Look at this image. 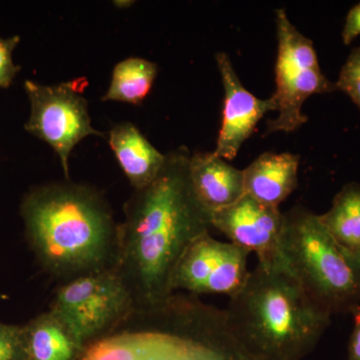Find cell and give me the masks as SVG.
Instances as JSON below:
<instances>
[{"instance_id": "obj_1", "label": "cell", "mask_w": 360, "mask_h": 360, "mask_svg": "<svg viewBox=\"0 0 360 360\" xmlns=\"http://www.w3.org/2000/svg\"><path fill=\"white\" fill-rule=\"evenodd\" d=\"M191 156L186 146L170 151L156 179L134 189L124 205L115 269L135 309L153 307L174 295L172 281L182 255L212 229V212L191 184Z\"/></svg>"}, {"instance_id": "obj_2", "label": "cell", "mask_w": 360, "mask_h": 360, "mask_svg": "<svg viewBox=\"0 0 360 360\" xmlns=\"http://www.w3.org/2000/svg\"><path fill=\"white\" fill-rule=\"evenodd\" d=\"M26 234L40 264L56 278L115 269L120 224L94 187L53 182L33 189L21 206Z\"/></svg>"}, {"instance_id": "obj_3", "label": "cell", "mask_w": 360, "mask_h": 360, "mask_svg": "<svg viewBox=\"0 0 360 360\" xmlns=\"http://www.w3.org/2000/svg\"><path fill=\"white\" fill-rule=\"evenodd\" d=\"M224 310L236 335L265 360L304 359L331 322L290 270L260 264Z\"/></svg>"}, {"instance_id": "obj_4", "label": "cell", "mask_w": 360, "mask_h": 360, "mask_svg": "<svg viewBox=\"0 0 360 360\" xmlns=\"http://www.w3.org/2000/svg\"><path fill=\"white\" fill-rule=\"evenodd\" d=\"M286 265L310 302L321 311L354 314L360 309V259L336 243L315 214L302 205L284 213Z\"/></svg>"}, {"instance_id": "obj_5", "label": "cell", "mask_w": 360, "mask_h": 360, "mask_svg": "<svg viewBox=\"0 0 360 360\" xmlns=\"http://www.w3.org/2000/svg\"><path fill=\"white\" fill-rule=\"evenodd\" d=\"M277 58L276 92L272 99L277 116L267 122V134L292 132L307 122L302 106L314 94L335 91L322 73L314 42L291 23L284 9L276 11Z\"/></svg>"}, {"instance_id": "obj_6", "label": "cell", "mask_w": 360, "mask_h": 360, "mask_svg": "<svg viewBox=\"0 0 360 360\" xmlns=\"http://www.w3.org/2000/svg\"><path fill=\"white\" fill-rule=\"evenodd\" d=\"M134 309L131 292L115 269L66 281L51 309L84 347L110 333Z\"/></svg>"}, {"instance_id": "obj_7", "label": "cell", "mask_w": 360, "mask_h": 360, "mask_svg": "<svg viewBox=\"0 0 360 360\" xmlns=\"http://www.w3.org/2000/svg\"><path fill=\"white\" fill-rule=\"evenodd\" d=\"M84 78L56 85L26 80L25 91L30 101V117L26 131L47 142L60 160L66 179H70L68 160L73 148L85 137H105L94 129L82 90Z\"/></svg>"}, {"instance_id": "obj_8", "label": "cell", "mask_w": 360, "mask_h": 360, "mask_svg": "<svg viewBox=\"0 0 360 360\" xmlns=\"http://www.w3.org/2000/svg\"><path fill=\"white\" fill-rule=\"evenodd\" d=\"M250 252L231 243L203 234L188 246L175 270L174 291L191 295H225L229 298L245 286L250 270Z\"/></svg>"}, {"instance_id": "obj_9", "label": "cell", "mask_w": 360, "mask_h": 360, "mask_svg": "<svg viewBox=\"0 0 360 360\" xmlns=\"http://www.w3.org/2000/svg\"><path fill=\"white\" fill-rule=\"evenodd\" d=\"M212 225L233 245L257 253L258 264L288 269L283 255L285 219L279 207L245 194L233 205L212 212Z\"/></svg>"}, {"instance_id": "obj_10", "label": "cell", "mask_w": 360, "mask_h": 360, "mask_svg": "<svg viewBox=\"0 0 360 360\" xmlns=\"http://www.w3.org/2000/svg\"><path fill=\"white\" fill-rule=\"evenodd\" d=\"M224 90L221 127L217 137L214 155L232 160L246 139L255 132L258 122L269 111H276L272 97L260 99L243 86L225 52L215 54Z\"/></svg>"}, {"instance_id": "obj_11", "label": "cell", "mask_w": 360, "mask_h": 360, "mask_svg": "<svg viewBox=\"0 0 360 360\" xmlns=\"http://www.w3.org/2000/svg\"><path fill=\"white\" fill-rule=\"evenodd\" d=\"M189 175L194 193L212 214L245 194L243 170L232 167L213 151L191 153Z\"/></svg>"}, {"instance_id": "obj_12", "label": "cell", "mask_w": 360, "mask_h": 360, "mask_svg": "<svg viewBox=\"0 0 360 360\" xmlns=\"http://www.w3.org/2000/svg\"><path fill=\"white\" fill-rule=\"evenodd\" d=\"M300 156L265 153L243 169L245 193L264 205L279 207L297 186Z\"/></svg>"}, {"instance_id": "obj_13", "label": "cell", "mask_w": 360, "mask_h": 360, "mask_svg": "<svg viewBox=\"0 0 360 360\" xmlns=\"http://www.w3.org/2000/svg\"><path fill=\"white\" fill-rule=\"evenodd\" d=\"M108 142L134 189L153 182L167 160V155L158 151L131 122L115 125L110 130Z\"/></svg>"}, {"instance_id": "obj_14", "label": "cell", "mask_w": 360, "mask_h": 360, "mask_svg": "<svg viewBox=\"0 0 360 360\" xmlns=\"http://www.w3.org/2000/svg\"><path fill=\"white\" fill-rule=\"evenodd\" d=\"M28 360H72L84 347L51 310L25 326Z\"/></svg>"}, {"instance_id": "obj_15", "label": "cell", "mask_w": 360, "mask_h": 360, "mask_svg": "<svg viewBox=\"0 0 360 360\" xmlns=\"http://www.w3.org/2000/svg\"><path fill=\"white\" fill-rule=\"evenodd\" d=\"M319 219L336 243L360 259V184H345Z\"/></svg>"}, {"instance_id": "obj_16", "label": "cell", "mask_w": 360, "mask_h": 360, "mask_svg": "<svg viewBox=\"0 0 360 360\" xmlns=\"http://www.w3.org/2000/svg\"><path fill=\"white\" fill-rule=\"evenodd\" d=\"M158 75V65L148 59L129 58L115 66L103 101L141 103L150 91Z\"/></svg>"}, {"instance_id": "obj_17", "label": "cell", "mask_w": 360, "mask_h": 360, "mask_svg": "<svg viewBox=\"0 0 360 360\" xmlns=\"http://www.w3.org/2000/svg\"><path fill=\"white\" fill-rule=\"evenodd\" d=\"M0 360H28L25 326L0 322Z\"/></svg>"}, {"instance_id": "obj_18", "label": "cell", "mask_w": 360, "mask_h": 360, "mask_svg": "<svg viewBox=\"0 0 360 360\" xmlns=\"http://www.w3.org/2000/svg\"><path fill=\"white\" fill-rule=\"evenodd\" d=\"M336 90L345 92L360 110V47L349 54L335 82Z\"/></svg>"}, {"instance_id": "obj_19", "label": "cell", "mask_w": 360, "mask_h": 360, "mask_svg": "<svg viewBox=\"0 0 360 360\" xmlns=\"http://www.w3.org/2000/svg\"><path fill=\"white\" fill-rule=\"evenodd\" d=\"M20 41V37L6 39L0 37V89H7L20 70L13 60V52Z\"/></svg>"}, {"instance_id": "obj_20", "label": "cell", "mask_w": 360, "mask_h": 360, "mask_svg": "<svg viewBox=\"0 0 360 360\" xmlns=\"http://www.w3.org/2000/svg\"><path fill=\"white\" fill-rule=\"evenodd\" d=\"M360 35V2L350 9L342 30L343 44H349Z\"/></svg>"}, {"instance_id": "obj_21", "label": "cell", "mask_w": 360, "mask_h": 360, "mask_svg": "<svg viewBox=\"0 0 360 360\" xmlns=\"http://www.w3.org/2000/svg\"><path fill=\"white\" fill-rule=\"evenodd\" d=\"M354 315V328L348 343L347 360H360V309Z\"/></svg>"}]
</instances>
